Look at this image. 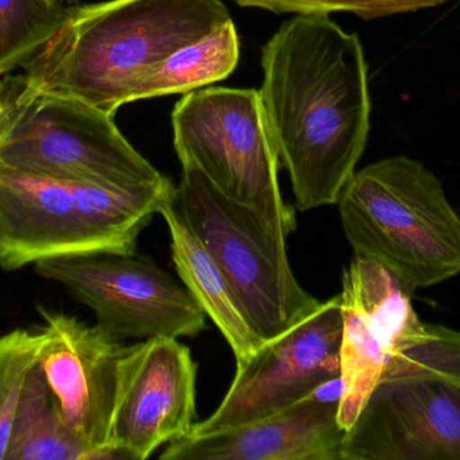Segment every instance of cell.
Listing matches in <instances>:
<instances>
[{
  "label": "cell",
  "mask_w": 460,
  "mask_h": 460,
  "mask_svg": "<svg viewBox=\"0 0 460 460\" xmlns=\"http://www.w3.org/2000/svg\"><path fill=\"white\" fill-rule=\"evenodd\" d=\"M262 110L297 210L337 204L370 131L358 35L329 15H294L261 49Z\"/></svg>",
  "instance_id": "obj_1"
},
{
  "label": "cell",
  "mask_w": 460,
  "mask_h": 460,
  "mask_svg": "<svg viewBox=\"0 0 460 460\" xmlns=\"http://www.w3.org/2000/svg\"><path fill=\"white\" fill-rule=\"evenodd\" d=\"M233 21L221 0H108L75 14L22 64L37 88L115 116L139 81L178 49Z\"/></svg>",
  "instance_id": "obj_2"
},
{
  "label": "cell",
  "mask_w": 460,
  "mask_h": 460,
  "mask_svg": "<svg viewBox=\"0 0 460 460\" xmlns=\"http://www.w3.org/2000/svg\"><path fill=\"white\" fill-rule=\"evenodd\" d=\"M354 254L388 269L412 293L460 273V216L426 165L396 156L356 172L340 200Z\"/></svg>",
  "instance_id": "obj_3"
},
{
  "label": "cell",
  "mask_w": 460,
  "mask_h": 460,
  "mask_svg": "<svg viewBox=\"0 0 460 460\" xmlns=\"http://www.w3.org/2000/svg\"><path fill=\"white\" fill-rule=\"evenodd\" d=\"M174 188L169 178L116 191L0 164V267L13 272L57 257L134 253Z\"/></svg>",
  "instance_id": "obj_4"
},
{
  "label": "cell",
  "mask_w": 460,
  "mask_h": 460,
  "mask_svg": "<svg viewBox=\"0 0 460 460\" xmlns=\"http://www.w3.org/2000/svg\"><path fill=\"white\" fill-rule=\"evenodd\" d=\"M85 103L49 94L23 75L0 78V164L116 191L169 180L113 121Z\"/></svg>",
  "instance_id": "obj_5"
},
{
  "label": "cell",
  "mask_w": 460,
  "mask_h": 460,
  "mask_svg": "<svg viewBox=\"0 0 460 460\" xmlns=\"http://www.w3.org/2000/svg\"><path fill=\"white\" fill-rule=\"evenodd\" d=\"M172 126L182 167L201 170L218 191L287 240L296 229V216L281 196L280 158L259 89L207 86L189 92L174 105Z\"/></svg>",
  "instance_id": "obj_6"
},
{
  "label": "cell",
  "mask_w": 460,
  "mask_h": 460,
  "mask_svg": "<svg viewBox=\"0 0 460 460\" xmlns=\"http://www.w3.org/2000/svg\"><path fill=\"white\" fill-rule=\"evenodd\" d=\"M170 204L220 267L252 329L264 342L318 307V300L292 273L287 240L218 191L201 170L182 167Z\"/></svg>",
  "instance_id": "obj_7"
},
{
  "label": "cell",
  "mask_w": 460,
  "mask_h": 460,
  "mask_svg": "<svg viewBox=\"0 0 460 460\" xmlns=\"http://www.w3.org/2000/svg\"><path fill=\"white\" fill-rule=\"evenodd\" d=\"M35 270L86 305L116 339L193 338L207 329L188 288L137 251L57 257L38 261Z\"/></svg>",
  "instance_id": "obj_8"
},
{
  "label": "cell",
  "mask_w": 460,
  "mask_h": 460,
  "mask_svg": "<svg viewBox=\"0 0 460 460\" xmlns=\"http://www.w3.org/2000/svg\"><path fill=\"white\" fill-rule=\"evenodd\" d=\"M341 340L338 294L235 364L223 402L210 418L194 424L190 435L213 434L268 418L338 383Z\"/></svg>",
  "instance_id": "obj_9"
},
{
  "label": "cell",
  "mask_w": 460,
  "mask_h": 460,
  "mask_svg": "<svg viewBox=\"0 0 460 460\" xmlns=\"http://www.w3.org/2000/svg\"><path fill=\"white\" fill-rule=\"evenodd\" d=\"M412 292L388 269L354 254L342 272L340 412L349 431L380 383L386 362L423 329Z\"/></svg>",
  "instance_id": "obj_10"
},
{
  "label": "cell",
  "mask_w": 460,
  "mask_h": 460,
  "mask_svg": "<svg viewBox=\"0 0 460 460\" xmlns=\"http://www.w3.org/2000/svg\"><path fill=\"white\" fill-rule=\"evenodd\" d=\"M40 313L46 326L40 329L38 364L67 428L92 451V460L128 459L111 446L119 369L127 346L73 316L45 308Z\"/></svg>",
  "instance_id": "obj_11"
},
{
  "label": "cell",
  "mask_w": 460,
  "mask_h": 460,
  "mask_svg": "<svg viewBox=\"0 0 460 460\" xmlns=\"http://www.w3.org/2000/svg\"><path fill=\"white\" fill-rule=\"evenodd\" d=\"M197 366L175 338L127 346L119 369L111 446L129 460L150 458L190 435L197 416Z\"/></svg>",
  "instance_id": "obj_12"
},
{
  "label": "cell",
  "mask_w": 460,
  "mask_h": 460,
  "mask_svg": "<svg viewBox=\"0 0 460 460\" xmlns=\"http://www.w3.org/2000/svg\"><path fill=\"white\" fill-rule=\"evenodd\" d=\"M342 460H460V383L380 381L346 431Z\"/></svg>",
  "instance_id": "obj_13"
},
{
  "label": "cell",
  "mask_w": 460,
  "mask_h": 460,
  "mask_svg": "<svg viewBox=\"0 0 460 460\" xmlns=\"http://www.w3.org/2000/svg\"><path fill=\"white\" fill-rule=\"evenodd\" d=\"M340 396L316 394L268 418L169 443L162 460H342Z\"/></svg>",
  "instance_id": "obj_14"
},
{
  "label": "cell",
  "mask_w": 460,
  "mask_h": 460,
  "mask_svg": "<svg viewBox=\"0 0 460 460\" xmlns=\"http://www.w3.org/2000/svg\"><path fill=\"white\" fill-rule=\"evenodd\" d=\"M170 199L162 205L159 215L169 227L175 270L207 318L216 324L226 338L234 354L235 364H241L253 356L264 340L252 329L220 267L213 261L204 245L181 221L170 204Z\"/></svg>",
  "instance_id": "obj_15"
},
{
  "label": "cell",
  "mask_w": 460,
  "mask_h": 460,
  "mask_svg": "<svg viewBox=\"0 0 460 460\" xmlns=\"http://www.w3.org/2000/svg\"><path fill=\"white\" fill-rule=\"evenodd\" d=\"M240 61V37L233 21L159 62L139 81L131 103L189 94L229 77Z\"/></svg>",
  "instance_id": "obj_16"
},
{
  "label": "cell",
  "mask_w": 460,
  "mask_h": 460,
  "mask_svg": "<svg viewBox=\"0 0 460 460\" xmlns=\"http://www.w3.org/2000/svg\"><path fill=\"white\" fill-rule=\"evenodd\" d=\"M5 460H92L69 431L40 364L24 383Z\"/></svg>",
  "instance_id": "obj_17"
},
{
  "label": "cell",
  "mask_w": 460,
  "mask_h": 460,
  "mask_svg": "<svg viewBox=\"0 0 460 460\" xmlns=\"http://www.w3.org/2000/svg\"><path fill=\"white\" fill-rule=\"evenodd\" d=\"M75 10L49 0H0V78L34 56Z\"/></svg>",
  "instance_id": "obj_18"
},
{
  "label": "cell",
  "mask_w": 460,
  "mask_h": 460,
  "mask_svg": "<svg viewBox=\"0 0 460 460\" xmlns=\"http://www.w3.org/2000/svg\"><path fill=\"white\" fill-rule=\"evenodd\" d=\"M399 380L460 383V331L424 323L419 334L389 358L380 381Z\"/></svg>",
  "instance_id": "obj_19"
},
{
  "label": "cell",
  "mask_w": 460,
  "mask_h": 460,
  "mask_svg": "<svg viewBox=\"0 0 460 460\" xmlns=\"http://www.w3.org/2000/svg\"><path fill=\"white\" fill-rule=\"evenodd\" d=\"M42 332L15 329L0 337V460L7 458L24 383L40 358Z\"/></svg>",
  "instance_id": "obj_20"
},
{
  "label": "cell",
  "mask_w": 460,
  "mask_h": 460,
  "mask_svg": "<svg viewBox=\"0 0 460 460\" xmlns=\"http://www.w3.org/2000/svg\"><path fill=\"white\" fill-rule=\"evenodd\" d=\"M241 7L260 8L278 14L294 15H330L332 13H349L365 21L418 13L438 7L450 0H233Z\"/></svg>",
  "instance_id": "obj_21"
},
{
  "label": "cell",
  "mask_w": 460,
  "mask_h": 460,
  "mask_svg": "<svg viewBox=\"0 0 460 460\" xmlns=\"http://www.w3.org/2000/svg\"><path fill=\"white\" fill-rule=\"evenodd\" d=\"M49 2L56 3V5H67V7L80 5V0H49Z\"/></svg>",
  "instance_id": "obj_22"
}]
</instances>
